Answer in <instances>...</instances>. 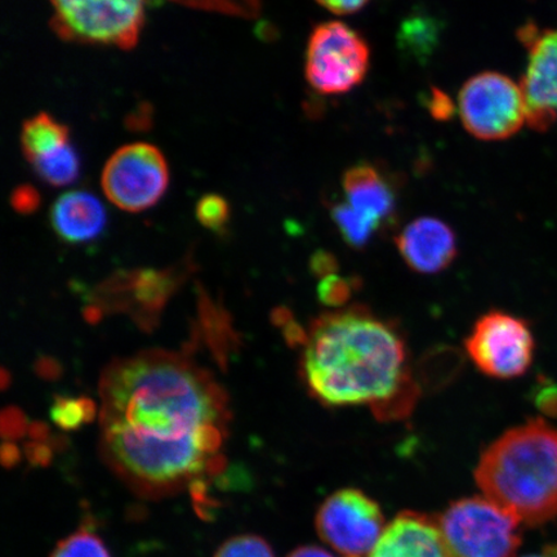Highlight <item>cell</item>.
<instances>
[{
    "label": "cell",
    "instance_id": "6da1fadb",
    "mask_svg": "<svg viewBox=\"0 0 557 557\" xmlns=\"http://www.w3.org/2000/svg\"><path fill=\"white\" fill-rule=\"evenodd\" d=\"M100 395L103 461L137 496H174L226 469L227 395L184 355L146 351L114 361Z\"/></svg>",
    "mask_w": 557,
    "mask_h": 557
},
{
    "label": "cell",
    "instance_id": "7a4b0ae2",
    "mask_svg": "<svg viewBox=\"0 0 557 557\" xmlns=\"http://www.w3.org/2000/svg\"><path fill=\"white\" fill-rule=\"evenodd\" d=\"M301 373L326 407H371L381 418L409 413L416 396L406 341L392 323L358 308L313 320Z\"/></svg>",
    "mask_w": 557,
    "mask_h": 557
},
{
    "label": "cell",
    "instance_id": "3957f363",
    "mask_svg": "<svg viewBox=\"0 0 557 557\" xmlns=\"http://www.w3.org/2000/svg\"><path fill=\"white\" fill-rule=\"evenodd\" d=\"M483 496L521 525L557 519V429L543 418L512 428L487 447L476 465Z\"/></svg>",
    "mask_w": 557,
    "mask_h": 557
},
{
    "label": "cell",
    "instance_id": "277c9868",
    "mask_svg": "<svg viewBox=\"0 0 557 557\" xmlns=\"http://www.w3.org/2000/svg\"><path fill=\"white\" fill-rule=\"evenodd\" d=\"M436 518L453 557H517L521 522L485 496L453 500Z\"/></svg>",
    "mask_w": 557,
    "mask_h": 557
},
{
    "label": "cell",
    "instance_id": "5b68a950",
    "mask_svg": "<svg viewBox=\"0 0 557 557\" xmlns=\"http://www.w3.org/2000/svg\"><path fill=\"white\" fill-rule=\"evenodd\" d=\"M51 25L72 44L131 50L139 39L148 0H50Z\"/></svg>",
    "mask_w": 557,
    "mask_h": 557
},
{
    "label": "cell",
    "instance_id": "8992f818",
    "mask_svg": "<svg viewBox=\"0 0 557 557\" xmlns=\"http://www.w3.org/2000/svg\"><path fill=\"white\" fill-rule=\"evenodd\" d=\"M369 65L371 48L351 26L330 21L313 27L306 50L305 75L317 92H350L364 81Z\"/></svg>",
    "mask_w": 557,
    "mask_h": 557
},
{
    "label": "cell",
    "instance_id": "52a82bcc",
    "mask_svg": "<svg viewBox=\"0 0 557 557\" xmlns=\"http://www.w3.org/2000/svg\"><path fill=\"white\" fill-rule=\"evenodd\" d=\"M458 102L463 127L483 141L511 137L527 121L521 86L496 72L472 76L459 92Z\"/></svg>",
    "mask_w": 557,
    "mask_h": 557
},
{
    "label": "cell",
    "instance_id": "ba28073f",
    "mask_svg": "<svg viewBox=\"0 0 557 557\" xmlns=\"http://www.w3.org/2000/svg\"><path fill=\"white\" fill-rule=\"evenodd\" d=\"M465 346L473 364L492 379L521 377L534 360L531 326L527 320L505 311H490L478 319Z\"/></svg>",
    "mask_w": 557,
    "mask_h": 557
},
{
    "label": "cell",
    "instance_id": "9c48e42d",
    "mask_svg": "<svg viewBox=\"0 0 557 557\" xmlns=\"http://www.w3.org/2000/svg\"><path fill=\"white\" fill-rule=\"evenodd\" d=\"M170 184L169 163L157 146H123L103 166L101 186L107 198L125 212H143L156 206Z\"/></svg>",
    "mask_w": 557,
    "mask_h": 557
},
{
    "label": "cell",
    "instance_id": "30bf717a",
    "mask_svg": "<svg viewBox=\"0 0 557 557\" xmlns=\"http://www.w3.org/2000/svg\"><path fill=\"white\" fill-rule=\"evenodd\" d=\"M386 525L377 500L357 487L332 493L315 515L320 540L344 557L368 556Z\"/></svg>",
    "mask_w": 557,
    "mask_h": 557
},
{
    "label": "cell",
    "instance_id": "8fae6325",
    "mask_svg": "<svg viewBox=\"0 0 557 557\" xmlns=\"http://www.w3.org/2000/svg\"><path fill=\"white\" fill-rule=\"evenodd\" d=\"M519 38L529 52L521 82L527 122L534 131H547L557 120V29L528 24L519 30Z\"/></svg>",
    "mask_w": 557,
    "mask_h": 557
},
{
    "label": "cell",
    "instance_id": "7c38bea8",
    "mask_svg": "<svg viewBox=\"0 0 557 557\" xmlns=\"http://www.w3.org/2000/svg\"><path fill=\"white\" fill-rule=\"evenodd\" d=\"M21 150L48 185L67 186L79 177L81 158L70 138V129L51 114L39 113L23 124Z\"/></svg>",
    "mask_w": 557,
    "mask_h": 557
},
{
    "label": "cell",
    "instance_id": "4fadbf2b",
    "mask_svg": "<svg viewBox=\"0 0 557 557\" xmlns=\"http://www.w3.org/2000/svg\"><path fill=\"white\" fill-rule=\"evenodd\" d=\"M176 274L170 270L122 271L102 284L97 301L135 311V319L143 326L154 325L158 313L176 289Z\"/></svg>",
    "mask_w": 557,
    "mask_h": 557
},
{
    "label": "cell",
    "instance_id": "5bb4252c",
    "mask_svg": "<svg viewBox=\"0 0 557 557\" xmlns=\"http://www.w3.org/2000/svg\"><path fill=\"white\" fill-rule=\"evenodd\" d=\"M396 248L416 273L433 275L448 269L458 255L456 233L435 218H420L396 236Z\"/></svg>",
    "mask_w": 557,
    "mask_h": 557
},
{
    "label": "cell",
    "instance_id": "9a60e30c",
    "mask_svg": "<svg viewBox=\"0 0 557 557\" xmlns=\"http://www.w3.org/2000/svg\"><path fill=\"white\" fill-rule=\"evenodd\" d=\"M366 557H453L436 517L401 511Z\"/></svg>",
    "mask_w": 557,
    "mask_h": 557
},
{
    "label": "cell",
    "instance_id": "2e32d148",
    "mask_svg": "<svg viewBox=\"0 0 557 557\" xmlns=\"http://www.w3.org/2000/svg\"><path fill=\"white\" fill-rule=\"evenodd\" d=\"M50 218L59 238L75 246L99 238L108 222L101 200L82 190L61 195L51 208Z\"/></svg>",
    "mask_w": 557,
    "mask_h": 557
},
{
    "label": "cell",
    "instance_id": "e0dca14e",
    "mask_svg": "<svg viewBox=\"0 0 557 557\" xmlns=\"http://www.w3.org/2000/svg\"><path fill=\"white\" fill-rule=\"evenodd\" d=\"M343 185L346 203L381 226L395 218V186L379 166L371 163L350 166L344 174Z\"/></svg>",
    "mask_w": 557,
    "mask_h": 557
},
{
    "label": "cell",
    "instance_id": "ac0fdd59",
    "mask_svg": "<svg viewBox=\"0 0 557 557\" xmlns=\"http://www.w3.org/2000/svg\"><path fill=\"white\" fill-rule=\"evenodd\" d=\"M332 220L343 239L355 249H363L382 227L377 221L357 211L350 205L339 203L331 209Z\"/></svg>",
    "mask_w": 557,
    "mask_h": 557
},
{
    "label": "cell",
    "instance_id": "d6986e66",
    "mask_svg": "<svg viewBox=\"0 0 557 557\" xmlns=\"http://www.w3.org/2000/svg\"><path fill=\"white\" fill-rule=\"evenodd\" d=\"M51 557H111L109 548L95 532L87 528L67 535L53 548Z\"/></svg>",
    "mask_w": 557,
    "mask_h": 557
},
{
    "label": "cell",
    "instance_id": "ffe728a7",
    "mask_svg": "<svg viewBox=\"0 0 557 557\" xmlns=\"http://www.w3.org/2000/svg\"><path fill=\"white\" fill-rule=\"evenodd\" d=\"M213 557H276L270 543L256 534H242L228 539Z\"/></svg>",
    "mask_w": 557,
    "mask_h": 557
},
{
    "label": "cell",
    "instance_id": "44dd1931",
    "mask_svg": "<svg viewBox=\"0 0 557 557\" xmlns=\"http://www.w3.org/2000/svg\"><path fill=\"white\" fill-rule=\"evenodd\" d=\"M197 219L206 228L220 233L225 230L230 221V206L227 200L218 194H207L197 203Z\"/></svg>",
    "mask_w": 557,
    "mask_h": 557
},
{
    "label": "cell",
    "instance_id": "7402d4cb",
    "mask_svg": "<svg viewBox=\"0 0 557 557\" xmlns=\"http://www.w3.org/2000/svg\"><path fill=\"white\" fill-rule=\"evenodd\" d=\"M51 420L61 430H78L87 423L83 398L74 399L69 396H54L51 407Z\"/></svg>",
    "mask_w": 557,
    "mask_h": 557
},
{
    "label": "cell",
    "instance_id": "603a6c76",
    "mask_svg": "<svg viewBox=\"0 0 557 557\" xmlns=\"http://www.w3.org/2000/svg\"><path fill=\"white\" fill-rule=\"evenodd\" d=\"M193 9L224 12L226 15L252 18L260 13V0H174Z\"/></svg>",
    "mask_w": 557,
    "mask_h": 557
},
{
    "label": "cell",
    "instance_id": "cb8c5ba5",
    "mask_svg": "<svg viewBox=\"0 0 557 557\" xmlns=\"http://www.w3.org/2000/svg\"><path fill=\"white\" fill-rule=\"evenodd\" d=\"M352 282L348 278L331 274L322 277L319 284V298L331 308H339L347 302L352 295Z\"/></svg>",
    "mask_w": 557,
    "mask_h": 557
},
{
    "label": "cell",
    "instance_id": "d4e9b609",
    "mask_svg": "<svg viewBox=\"0 0 557 557\" xmlns=\"http://www.w3.org/2000/svg\"><path fill=\"white\" fill-rule=\"evenodd\" d=\"M27 431H29V423H27L23 410L16 407L3 409L2 417H0V433L4 441H18L25 436Z\"/></svg>",
    "mask_w": 557,
    "mask_h": 557
},
{
    "label": "cell",
    "instance_id": "484cf974",
    "mask_svg": "<svg viewBox=\"0 0 557 557\" xmlns=\"http://www.w3.org/2000/svg\"><path fill=\"white\" fill-rule=\"evenodd\" d=\"M533 403L542 414L557 418V383L547 379L540 380L534 387Z\"/></svg>",
    "mask_w": 557,
    "mask_h": 557
},
{
    "label": "cell",
    "instance_id": "4316f807",
    "mask_svg": "<svg viewBox=\"0 0 557 557\" xmlns=\"http://www.w3.org/2000/svg\"><path fill=\"white\" fill-rule=\"evenodd\" d=\"M11 206L20 214H32L40 206V195L29 185L20 186L12 193Z\"/></svg>",
    "mask_w": 557,
    "mask_h": 557
},
{
    "label": "cell",
    "instance_id": "83f0119b",
    "mask_svg": "<svg viewBox=\"0 0 557 557\" xmlns=\"http://www.w3.org/2000/svg\"><path fill=\"white\" fill-rule=\"evenodd\" d=\"M428 107L430 114L433 115L437 121H449L453 114H455V104H453L449 96L445 95L442 92V90L436 88L431 90L428 100Z\"/></svg>",
    "mask_w": 557,
    "mask_h": 557
},
{
    "label": "cell",
    "instance_id": "f1b7e54d",
    "mask_svg": "<svg viewBox=\"0 0 557 557\" xmlns=\"http://www.w3.org/2000/svg\"><path fill=\"white\" fill-rule=\"evenodd\" d=\"M25 455L33 466L46 468L52 462V447L46 443L32 442L25 445Z\"/></svg>",
    "mask_w": 557,
    "mask_h": 557
},
{
    "label": "cell",
    "instance_id": "f546056e",
    "mask_svg": "<svg viewBox=\"0 0 557 557\" xmlns=\"http://www.w3.org/2000/svg\"><path fill=\"white\" fill-rule=\"evenodd\" d=\"M317 2L336 15H352L363 10L369 0H317Z\"/></svg>",
    "mask_w": 557,
    "mask_h": 557
},
{
    "label": "cell",
    "instance_id": "4dcf8cb0",
    "mask_svg": "<svg viewBox=\"0 0 557 557\" xmlns=\"http://www.w3.org/2000/svg\"><path fill=\"white\" fill-rule=\"evenodd\" d=\"M34 371L45 381H58L62 375V366L58 359L52 357H40L34 364Z\"/></svg>",
    "mask_w": 557,
    "mask_h": 557
},
{
    "label": "cell",
    "instance_id": "1f68e13d",
    "mask_svg": "<svg viewBox=\"0 0 557 557\" xmlns=\"http://www.w3.org/2000/svg\"><path fill=\"white\" fill-rule=\"evenodd\" d=\"M337 264L336 260L332 259L331 255L324 252H318L312 257L311 269L320 278L334 274Z\"/></svg>",
    "mask_w": 557,
    "mask_h": 557
},
{
    "label": "cell",
    "instance_id": "d6a6232c",
    "mask_svg": "<svg viewBox=\"0 0 557 557\" xmlns=\"http://www.w3.org/2000/svg\"><path fill=\"white\" fill-rule=\"evenodd\" d=\"M21 461V450L18 449L16 444L12 442H5L2 445V463L4 468L12 469L15 468Z\"/></svg>",
    "mask_w": 557,
    "mask_h": 557
},
{
    "label": "cell",
    "instance_id": "836d02e7",
    "mask_svg": "<svg viewBox=\"0 0 557 557\" xmlns=\"http://www.w3.org/2000/svg\"><path fill=\"white\" fill-rule=\"evenodd\" d=\"M27 434L33 438V442L45 443L51 438V429L46 422L34 421L29 424Z\"/></svg>",
    "mask_w": 557,
    "mask_h": 557
},
{
    "label": "cell",
    "instance_id": "e575fe53",
    "mask_svg": "<svg viewBox=\"0 0 557 557\" xmlns=\"http://www.w3.org/2000/svg\"><path fill=\"white\" fill-rule=\"evenodd\" d=\"M287 557H336L323 547L319 546H301L297 547Z\"/></svg>",
    "mask_w": 557,
    "mask_h": 557
},
{
    "label": "cell",
    "instance_id": "d590c367",
    "mask_svg": "<svg viewBox=\"0 0 557 557\" xmlns=\"http://www.w3.org/2000/svg\"><path fill=\"white\" fill-rule=\"evenodd\" d=\"M83 315L89 323H99L103 317V309L99 305H90L83 311Z\"/></svg>",
    "mask_w": 557,
    "mask_h": 557
},
{
    "label": "cell",
    "instance_id": "8d00e7d4",
    "mask_svg": "<svg viewBox=\"0 0 557 557\" xmlns=\"http://www.w3.org/2000/svg\"><path fill=\"white\" fill-rule=\"evenodd\" d=\"M522 557H557V543L543 547L539 553L529 554Z\"/></svg>",
    "mask_w": 557,
    "mask_h": 557
},
{
    "label": "cell",
    "instance_id": "74e56055",
    "mask_svg": "<svg viewBox=\"0 0 557 557\" xmlns=\"http://www.w3.org/2000/svg\"><path fill=\"white\" fill-rule=\"evenodd\" d=\"M0 382H2V388L7 389L11 385V373L5 368L0 372Z\"/></svg>",
    "mask_w": 557,
    "mask_h": 557
}]
</instances>
